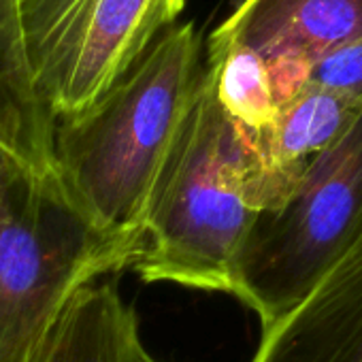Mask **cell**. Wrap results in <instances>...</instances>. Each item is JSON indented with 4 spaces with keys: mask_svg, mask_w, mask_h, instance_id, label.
<instances>
[{
    "mask_svg": "<svg viewBox=\"0 0 362 362\" xmlns=\"http://www.w3.org/2000/svg\"><path fill=\"white\" fill-rule=\"evenodd\" d=\"M205 69L194 24L177 22L92 107L56 124L54 175L100 228L143 237L151 188L199 94Z\"/></svg>",
    "mask_w": 362,
    "mask_h": 362,
    "instance_id": "6da1fadb",
    "label": "cell"
},
{
    "mask_svg": "<svg viewBox=\"0 0 362 362\" xmlns=\"http://www.w3.org/2000/svg\"><path fill=\"white\" fill-rule=\"evenodd\" d=\"M262 173L260 134L228 117L205 69L147 201L145 245L132 264L139 277L230 294L235 256L258 216L252 194Z\"/></svg>",
    "mask_w": 362,
    "mask_h": 362,
    "instance_id": "7a4b0ae2",
    "label": "cell"
},
{
    "mask_svg": "<svg viewBox=\"0 0 362 362\" xmlns=\"http://www.w3.org/2000/svg\"><path fill=\"white\" fill-rule=\"evenodd\" d=\"M143 245L92 222L54 173L18 164L0 184V362H30L73 296L132 269Z\"/></svg>",
    "mask_w": 362,
    "mask_h": 362,
    "instance_id": "3957f363",
    "label": "cell"
},
{
    "mask_svg": "<svg viewBox=\"0 0 362 362\" xmlns=\"http://www.w3.org/2000/svg\"><path fill=\"white\" fill-rule=\"evenodd\" d=\"M362 218V105L349 126L300 173L292 194L258 214L235 256L230 294L260 328L281 317L315 281Z\"/></svg>",
    "mask_w": 362,
    "mask_h": 362,
    "instance_id": "277c9868",
    "label": "cell"
},
{
    "mask_svg": "<svg viewBox=\"0 0 362 362\" xmlns=\"http://www.w3.org/2000/svg\"><path fill=\"white\" fill-rule=\"evenodd\" d=\"M186 0H11L28 81L54 124L92 107Z\"/></svg>",
    "mask_w": 362,
    "mask_h": 362,
    "instance_id": "5b68a950",
    "label": "cell"
},
{
    "mask_svg": "<svg viewBox=\"0 0 362 362\" xmlns=\"http://www.w3.org/2000/svg\"><path fill=\"white\" fill-rule=\"evenodd\" d=\"M362 37V0H241L209 41L258 54L277 109L307 88L311 66Z\"/></svg>",
    "mask_w": 362,
    "mask_h": 362,
    "instance_id": "8992f818",
    "label": "cell"
},
{
    "mask_svg": "<svg viewBox=\"0 0 362 362\" xmlns=\"http://www.w3.org/2000/svg\"><path fill=\"white\" fill-rule=\"evenodd\" d=\"M250 362H362V218Z\"/></svg>",
    "mask_w": 362,
    "mask_h": 362,
    "instance_id": "52a82bcc",
    "label": "cell"
},
{
    "mask_svg": "<svg viewBox=\"0 0 362 362\" xmlns=\"http://www.w3.org/2000/svg\"><path fill=\"white\" fill-rule=\"evenodd\" d=\"M147 356L134 309L115 281L98 279L73 296L30 362H141Z\"/></svg>",
    "mask_w": 362,
    "mask_h": 362,
    "instance_id": "ba28073f",
    "label": "cell"
},
{
    "mask_svg": "<svg viewBox=\"0 0 362 362\" xmlns=\"http://www.w3.org/2000/svg\"><path fill=\"white\" fill-rule=\"evenodd\" d=\"M54 128L22 64L11 0H0V147L35 173H54Z\"/></svg>",
    "mask_w": 362,
    "mask_h": 362,
    "instance_id": "9c48e42d",
    "label": "cell"
},
{
    "mask_svg": "<svg viewBox=\"0 0 362 362\" xmlns=\"http://www.w3.org/2000/svg\"><path fill=\"white\" fill-rule=\"evenodd\" d=\"M205 60L216 98L228 117L254 134H264L277 117L264 60L243 45L222 41H209Z\"/></svg>",
    "mask_w": 362,
    "mask_h": 362,
    "instance_id": "30bf717a",
    "label": "cell"
},
{
    "mask_svg": "<svg viewBox=\"0 0 362 362\" xmlns=\"http://www.w3.org/2000/svg\"><path fill=\"white\" fill-rule=\"evenodd\" d=\"M307 86L362 96V37L317 60L309 71Z\"/></svg>",
    "mask_w": 362,
    "mask_h": 362,
    "instance_id": "8fae6325",
    "label": "cell"
},
{
    "mask_svg": "<svg viewBox=\"0 0 362 362\" xmlns=\"http://www.w3.org/2000/svg\"><path fill=\"white\" fill-rule=\"evenodd\" d=\"M20 162H16L3 147H0V184H3V181L7 179V175L18 166Z\"/></svg>",
    "mask_w": 362,
    "mask_h": 362,
    "instance_id": "7c38bea8",
    "label": "cell"
},
{
    "mask_svg": "<svg viewBox=\"0 0 362 362\" xmlns=\"http://www.w3.org/2000/svg\"><path fill=\"white\" fill-rule=\"evenodd\" d=\"M141 362H156V360H153L151 356H147V358H145V360H141Z\"/></svg>",
    "mask_w": 362,
    "mask_h": 362,
    "instance_id": "4fadbf2b",
    "label": "cell"
}]
</instances>
